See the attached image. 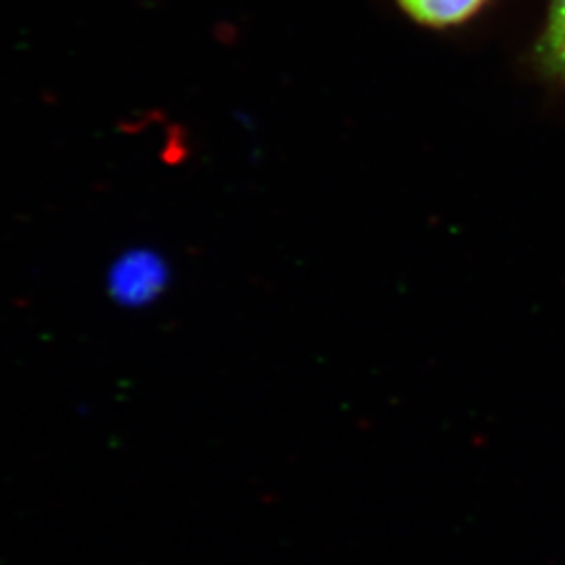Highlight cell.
<instances>
[{
  "mask_svg": "<svg viewBox=\"0 0 565 565\" xmlns=\"http://www.w3.org/2000/svg\"><path fill=\"white\" fill-rule=\"evenodd\" d=\"M530 65L539 81L565 93V0H545L543 18L530 46Z\"/></svg>",
  "mask_w": 565,
  "mask_h": 565,
  "instance_id": "obj_1",
  "label": "cell"
},
{
  "mask_svg": "<svg viewBox=\"0 0 565 565\" xmlns=\"http://www.w3.org/2000/svg\"><path fill=\"white\" fill-rule=\"evenodd\" d=\"M111 291L124 303L153 300L166 282V266L151 252L126 254L111 270Z\"/></svg>",
  "mask_w": 565,
  "mask_h": 565,
  "instance_id": "obj_2",
  "label": "cell"
},
{
  "mask_svg": "<svg viewBox=\"0 0 565 565\" xmlns=\"http://www.w3.org/2000/svg\"><path fill=\"white\" fill-rule=\"evenodd\" d=\"M408 20L429 30H450L478 18L490 0H396Z\"/></svg>",
  "mask_w": 565,
  "mask_h": 565,
  "instance_id": "obj_3",
  "label": "cell"
}]
</instances>
